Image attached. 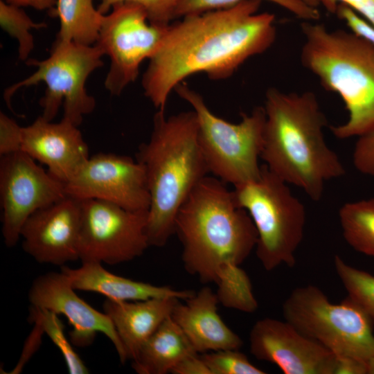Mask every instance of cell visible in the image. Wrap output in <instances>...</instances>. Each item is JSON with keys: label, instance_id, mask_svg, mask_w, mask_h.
Segmentation results:
<instances>
[{"label": "cell", "instance_id": "obj_1", "mask_svg": "<svg viewBox=\"0 0 374 374\" xmlns=\"http://www.w3.org/2000/svg\"><path fill=\"white\" fill-rule=\"evenodd\" d=\"M262 0L191 15L170 24L142 79L145 96L165 112L168 98L188 77L214 80L232 75L248 59L267 51L276 37L275 16L258 12Z\"/></svg>", "mask_w": 374, "mask_h": 374}, {"label": "cell", "instance_id": "obj_2", "mask_svg": "<svg viewBox=\"0 0 374 374\" xmlns=\"http://www.w3.org/2000/svg\"><path fill=\"white\" fill-rule=\"evenodd\" d=\"M175 233L182 244L186 271L217 287L247 275L240 265L258 241L248 213L237 204L226 184L213 175L202 179L179 208Z\"/></svg>", "mask_w": 374, "mask_h": 374}, {"label": "cell", "instance_id": "obj_3", "mask_svg": "<svg viewBox=\"0 0 374 374\" xmlns=\"http://www.w3.org/2000/svg\"><path fill=\"white\" fill-rule=\"evenodd\" d=\"M263 107L265 123L260 158L285 182L301 188L312 200L319 201L326 182L343 177L346 170L325 141L328 123L316 95L270 87Z\"/></svg>", "mask_w": 374, "mask_h": 374}, {"label": "cell", "instance_id": "obj_4", "mask_svg": "<svg viewBox=\"0 0 374 374\" xmlns=\"http://www.w3.org/2000/svg\"><path fill=\"white\" fill-rule=\"evenodd\" d=\"M135 158L143 167L150 196L146 233L150 247H161L175 234L179 208L209 170L197 136L195 112L166 117L158 110L147 143Z\"/></svg>", "mask_w": 374, "mask_h": 374}, {"label": "cell", "instance_id": "obj_5", "mask_svg": "<svg viewBox=\"0 0 374 374\" xmlns=\"http://www.w3.org/2000/svg\"><path fill=\"white\" fill-rule=\"evenodd\" d=\"M303 66L322 87L337 93L348 112L344 123L331 126L339 139L359 137L374 129V46L351 31L328 30L304 21Z\"/></svg>", "mask_w": 374, "mask_h": 374}, {"label": "cell", "instance_id": "obj_6", "mask_svg": "<svg viewBox=\"0 0 374 374\" xmlns=\"http://www.w3.org/2000/svg\"><path fill=\"white\" fill-rule=\"evenodd\" d=\"M286 182L264 164L260 177L233 186L237 204L251 217L258 233L256 254L264 269L294 267L303 238L306 211Z\"/></svg>", "mask_w": 374, "mask_h": 374}, {"label": "cell", "instance_id": "obj_7", "mask_svg": "<svg viewBox=\"0 0 374 374\" xmlns=\"http://www.w3.org/2000/svg\"><path fill=\"white\" fill-rule=\"evenodd\" d=\"M174 91L196 114L198 141L209 173L233 186L257 179L261 172L258 159L263 145L264 107L242 113L240 121L232 123L215 115L186 82Z\"/></svg>", "mask_w": 374, "mask_h": 374}, {"label": "cell", "instance_id": "obj_8", "mask_svg": "<svg viewBox=\"0 0 374 374\" xmlns=\"http://www.w3.org/2000/svg\"><path fill=\"white\" fill-rule=\"evenodd\" d=\"M284 319L336 356L374 357V321L348 296L332 303L313 285L294 289L282 305Z\"/></svg>", "mask_w": 374, "mask_h": 374}, {"label": "cell", "instance_id": "obj_9", "mask_svg": "<svg viewBox=\"0 0 374 374\" xmlns=\"http://www.w3.org/2000/svg\"><path fill=\"white\" fill-rule=\"evenodd\" d=\"M103 55L96 45H83L56 38L48 58L28 60L27 64L37 66V70L8 87L3 93L4 100L10 106L12 96L18 89L44 82L46 89L39 101L41 116L52 121L62 105V118L78 127L83 116L95 108V99L87 93L85 83L89 75L103 64Z\"/></svg>", "mask_w": 374, "mask_h": 374}, {"label": "cell", "instance_id": "obj_10", "mask_svg": "<svg viewBox=\"0 0 374 374\" xmlns=\"http://www.w3.org/2000/svg\"><path fill=\"white\" fill-rule=\"evenodd\" d=\"M169 25L151 24L145 10L133 3L116 4L104 15L95 45L110 58L105 86L112 94H121L137 78L140 64L157 53Z\"/></svg>", "mask_w": 374, "mask_h": 374}, {"label": "cell", "instance_id": "obj_11", "mask_svg": "<svg viewBox=\"0 0 374 374\" xmlns=\"http://www.w3.org/2000/svg\"><path fill=\"white\" fill-rule=\"evenodd\" d=\"M80 202L81 262L117 265L141 256L150 247L146 233L148 211H130L96 199Z\"/></svg>", "mask_w": 374, "mask_h": 374}, {"label": "cell", "instance_id": "obj_12", "mask_svg": "<svg viewBox=\"0 0 374 374\" xmlns=\"http://www.w3.org/2000/svg\"><path fill=\"white\" fill-rule=\"evenodd\" d=\"M67 195L64 182L20 150L1 156V232L8 247L16 245L28 218Z\"/></svg>", "mask_w": 374, "mask_h": 374}, {"label": "cell", "instance_id": "obj_13", "mask_svg": "<svg viewBox=\"0 0 374 374\" xmlns=\"http://www.w3.org/2000/svg\"><path fill=\"white\" fill-rule=\"evenodd\" d=\"M64 184L66 194L80 200H104L134 211L150 207L144 168L128 156L96 154Z\"/></svg>", "mask_w": 374, "mask_h": 374}, {"label": "cell", "instance_id": "obj_14", "mask_svg": "<svg viewBox=\"0 0 374 374\" xmlns=\"http://www.w3.org/2000/svg\"><path fill=\"white\" fill-rule=\"evenodd\" d=\"M251 353L285 374H334L337 356L287 321L264 318L249 333Z\"/></svg>", "mask_w": 374, "mask_h": 374}, {"label": "cell", "instance_id": "obj_15", "mask_svg": "<svg viewBox=\"0 0 374 374\" xmlns=\"http://www.w3.org/2000/svg\"><path fill=\"white\" fill-rule=\"evenodd\" d=\"M66 276L51 271L37 277L28 292L32 306L64 315L72 326L71 342L79 347L91 344L98 332L104 334L114 345L121 363L128 359L109 317L79 297Z\"/></svg>", "mask_w": 374, "mask_h": 374}, {"label": "cell", "instance_id": "obj_16", "mask_svg": "<svg viewBox=\"0 0 374 374\" xmlns=\"http://www.w3.org/2000/svg\"><path fill=\"white\" fill-rule=\"evenodd\" d=\"M81 202L66 195L39 209L21 231L22 247L37 262L60 267L79 260Z\"/></svg>", "mask_w": 374, "mask_h": 374}, {"label": "cell", "instance_id": "obj_17", "mask_svg": "<svg viewBox=\"0 0 374 374\" xmlns=\"http://www.w3.org/2000/svg\"><path fill=\"white\" fill-rule=\"evenodd\" d=\"M21 150L46 165L48 171L64 184L89 158L78 126L63 118L53 123L39 116L22 127Z\"/></svg>", "mask_w": 374, "mask_h": 374}, {"label": "cell", "instance_id": "obj_18", "mask_svg": "<svg viewBox=\"0 0 374 374\" xmlns=\"http://www.w3.org/2000/svg\"><path fill=\"white\" fill-rule=\"evenodd\" d=\"M185 301L177 303L170 317L197 353L241 348V338L218 314L217 295L210 287H202Z\"/></svg>", "mask_w": 374, "mask_h": 374}, {"label": "cell", "instance_id": "obj_19", "mask_svg": "<svg viewBox=\"0 0 374 374\" xmlns=\"http://www.w3.org/2000/svg\"><path fill=\"white\" fill-rule=\"evenodd\" d=\"M78 268L66 266L60 271L68 278L75 290L92 292L115 301H142L154 298H177L187 300L195 294L189 290H175L134 280L107 270L103 263L96 261L81 262Z\"/></svg>", "mask_w": 374, "mask_h": 374}, {"label": "cell", "instance_id": "obj_20", "mask_svg": "<svg viewBox=\"0 0 374 374\" xmlns=\"http://www.w3.org/2000/svg\"><path fill=\"white\" fill-rule=\"evenodd\" d=\"M179 301L177 298L105 301L103 312L111 319L128 359H134L143 344L171 316Z\"/></svg>", "mask_w": 374, "mask_h": 374}, {"label": "cell", "instance_id": "obj_21", "mask_svg": "<svg viewBox=\"0 0 374 374\" xmlns=\"http://www.w3.org/2000/svg\"><path fill=\"white\" fill-rule=\"evenodd\" d=\"M195 353L183 331L169 317L141 347L132 365L139 374H166Z\"/></svg>", "mask_w": 374, "mask_h": 374}, {"label": "cell", "instance_id": "obj_22", "mask_svg": "<svg viewBox=\"0 0 374 374\" xmlns=\"http://www.w3.org/2000/svg\"><path fill=\"white\" fill-rule=\"evenodd\" d=\"M50 13L60 21L57 39L89 46L96 42L104 15L93 0H57Z\"/></svg>", "mask_w": 374, "mask_h": 374}, {"label": "cell", "instance_id": "obj_23", "mask_svg": "<svg viewBox=\"0 0 374 374\" xmlns=\"http://www.w3.org/2000/svg\"><path fill=\"white\" fill-rule=\"evenodd\" d=\"M339 219L348 244L374 258V198L343 204L339 211Z\"/></svg>", "mask_w": 374, "mask_h": 374}, {"label": "cell", "instance_id": "obj_24", "mask_svg": "<svg viewBox=\"0 0 374 374\" xmlns=\"http://www.w3.org/2000/svg\"><path fill=\"white\" fill-rule=\"evenodd\" d=\"M29 318L30 321L40 326L44 333L60 350L70 374L89 373L86 365L65 336L64 326L57 314L46 309L31 305Z\"/></svg>", "mask_w": 374, "mask_h": 374}, {"label": "cell", "instance_id": "obj_25", "mask_svg": "<svg viewBox=\"0 0 374 374\" xmlns=\"http://www.w3.org/2000/svg\"><path fill=\"white\" fill-rule=\"evenodd\" d=\"M334 267L348 297L374 321V275L348 265L338 255Z\"/></svg>", "mask_w": 374, "mask_h": 374}, {"label": "cell", "instance_id": "obj_26", "mask_svg": "<svg viewBox=\"0 0 374 374\" xmlns=\"http://www.w3.org/2000/svg\"><path fill=\"white\" fill-rule=\"evenodd\" d=\"M244 0H181L176 18L230 8ZM280 6L303 21H314L320 18L317 8L299 0H266Z\"/></svg>", "mask_w": 374, "mask_h": 374}, {"label": "cell", "instance_id": "obj_27", "mask_svg": "<svg viewBox=\"0 0 374 374\" xmlns=\"http://www.w3.org/2000/svg\"><path fill=\"white\" fill-rule=\"evenodd\" d=\"M0 24L19 44V58L25 60L34 48L33 37L30 30L46 26L44 23L34 22L21 7L0 1Z\"/></svg>", "mask_w": 374, "mask_h": 374}, {"label": "cell", "instance_id": "obj_28", "mask_svg": "<svg viewBox=\"0 0 374 374\" xmlns=\"http://www.w3.org/2000/svg\"><path fill=\"white\" fill-rule=\"evenodd\" d=\"M202 359L211 374H265L251 364L245 354L237 349H226L203 353Z\"/></svg>", "mask_w": 374, "mask_h": 374}, {"label": "cell", "instance_id": "obj_29", "mask_svg": "<svg viewBox=\"0 0 374 374\" xmlns=\"http://www.w3.org/2000/svg\"><path fill=\"white\" fill-rule=\"evenodd\" d=\"M181 0H100L99 12L106 15L114 6L121 3H133L141 6L146 12L149 21L155 25L168 26L176 18V10Z\"/></svg>", "mask_w": 374, "mask_h": 374}, {"label": "cell", "instance_id": "obj_30", "mask_svg": "<svg viewBox=\"0 0 374 374\" xmlns=\"http://www.w3.org/2000/svg\"><path fill=\"white\" fill-rule=\"evenodd\" d=\"M353 162L359 172L374 178V129L357 137Z\"/></svg>", "mask_w": 374, "mask_h": 374}, {"label": "cell", "instance_id": "obj_31", "mask_svg": "<svg viewBox=\"0 0 374 374\" xmlns=\"http://www.w3.org/2000/svg\"><path fill=\"white\" fill-rule=\"evenodd\" d=\"M22 127L4 113L0 114V156L18 152L21 148Z\"/></svg>", "mask_w": 374, "mask_h": 374}, {"label": "cell", "instance_id": "obj_32", "mask_svg": "<svg viewBox=\"0 0 374 374\" xmlns=\"http://www.w3.org/2000/svg\"><path fill=\"white\" fill-rule=\"evenodd\" d=\"M335 14L345 22L351 32L374 46V26L344 4H339Z\"/></svg>", "mask_w": 374, "mask_h": 374}, {"label": "cell", "instance_id": "obj_33", "mask_svg": "<svg viewBox=\"0 0 374 374\" xmlns=\"http://www.w3.org/2000/svg\"><path fill=\"white\" fill-rule=\"evenodd\" d=\"M319 2L332 14H335L339 4H344L374 26V0H319Z\"/></svg>", "mask_w": 374, "mask_h": 374}, {"label": "cell", "instance_id": "obj_34", "mask_svg": "<svg viewBox=\"0 0 374 374\" xmlns=\"http://www.w3.org/2000/svg\"><path fill=\"white\" fill-rule=\"evenodd\" d=\"M173 374H211L201 355L190 354L179 362L171 371Z\"/></svg>", "mask_w": 374, "mask_h": 374}, {"label": "cell", "instance_id": "obj_35", "mask_svg": "<svg viewBox=\"0 0 374 374\" xmlns=\"http://www.w3.org/2000/svg\"><path fill=\"white\" fill-rule=\"evenodd\" d=\"M34 327L30 334L24 347L22 355L16 367L10 373H19L21 370L23 365L26 364L28 358L37 350L41 342V337L44 334L40 326L37 323H33Z\"/></svg>", "mask_w": 374, "mask_h": 374}, {"label": "cell", "instance_id": "obj_36", "mask_svg": "<svg viewBox=\"0 0 374 374\" xmlns=\"http://www.w3.org/2000/svg\"><path fill=\"white\" fill-rule=\"evenodd\" d=\"M337 357L334 374H367L366 361L350 357Z\"/></svg>", "mask_w": 374, "mask_h": 374}, {"label": "cell", "instance_id": "obj_37", "mask_svg": "<svg viewBox=\"0 0 374 374\" xmlns=\"http://www.w3.org/2000/svg\"><path fill=\"white\" fill-rule=\"evenodd\" d=\"M6 2L19 6H30L36 10H53L57 3V0H4Z\"/></svg>", "mask_w": 374, "mask_h": 374}, {"label": "cell", "instance_id": "obj_38", "mask_svg": "<svg viewBox=\"0 0 374 374\" xmlns=\"http://www.w3.org/2000/svg\"><path fill=\"white\" fill-rule=\"evenodd\" d=\"M367 374H374V357L366 361Z\"/></svg>", "mask_w": 374, "mask_h": 374}, {"label": "cell", "instance_id": "obj_39", "mask_svg": "<svg viewBox=\"0 0 374 374\" xmlns=\"http://www.w3.org/2000/svg\"><path fill=\"white\" fill-rule=\"evenodd\" d=\"M299 1L314 8H318V6L320 5L319 0H299Z\"/></svg>", "mask_w": 374, "mask_h": 374}]
</instances>
